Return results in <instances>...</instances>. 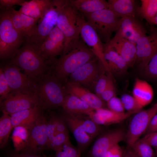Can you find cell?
<instances>
[{
	"label": "cell",
	"mask_w": 157,
	"mask_h": 157,
	"mask_svg": "<svg viewBox=\"0 0 157 157\" xmlns=\"http://www.w3.org/2000/svg\"><path fill=\"white\" fill-rule=\"evenodd\" d=\"M7 63L21 68L37 83L49 72V64L42 57L39 47L27 41Z\"/></svg>",
	"instance_id": "1"
},
{
	"label": "cell",
	"mask_w": 157,
	"mask_h": 157,
	"mask_svg": "<svg viewBox=\"0 0 157 157\" xmlns=\"http://www.w3.org/2000/svg\"><path fill=\"white\" fill-rule=\"evenodd\" d=\"M90 48L80 41L68 53L63 54L51 64L52 74L61 82L78 68L96 57Z\"/></svg>",
	"instance_id": "2"
},
{
	"label": "cell",
	"mask_w": 157,
	"mask_h": 157,
	"mask_svg": "<svg viewBox=\"0 0 157 157\" xmlns=\"http://www.w3.org/2000/svg\"><path fill=\"white\" fill-rule=\"evenodd\" d=\"M59 13L57 26L64 34L65 39L63 54L69 52L80 42V31L78 18V12L69 0H57Z\"/></svg>",
	"instance_id": "3"
},
{
	"label": "cell",
	"mask_w": 157,
	"mask_h": 157,
	"mask_svg": "<svg viewBox=\"0 0 157 157\" xmlns=\"http://www.w3.org/2000/svg\"><path fill=\"white\" fill-rule=\"evenodd\" d=\"M61 82L49 72L38 83V106L43 110L62 106L67 95Z\"/></svg>",
	"instance_id": "4"
},
{
	"label": "cell",
	"mask_w": 157,
	"mask_h": 157,
	"mask_svg": "<svg viewBox=\"0 0 157 157\" xmlns=\"http://www.w3.org/2000/svg\"><path fill=\"white\" fill-rule=\"evenodd\" d=\"M83 15L105 43L111 39L112 33L116 31L121 19L109 8Z\"/></svg>",
	"instance_id": "5"
},
{
	"label": "cell",
	"mask_w": 157,
	"mask_h": 157,
	"mask_svg": "<svg viewBox=\"0 0 157 157\" xmlns=\"http://www.w3.org/2000/svg\"><path fill=\"white\" fill-rule=\"evenodd\" d=\"M1 67L5 74L12 93L37 94L38 83L26 74L22 73L19 67L7 63Z\"/></svg>",
	"instance_id": "6"
},
{
	"label": "cell",
	"mask_w": 157,
	"mask_h": 157,
	"mask_svg": "<svg viewBox=\"0 0 157 157\" xmlns=\"http://www.w3.org/2000/svg\"><path fill=\"white\" fill-rule=\"evenodd\" d=\"M78 20L80 28V35L83 42L88 46L98 59L104 69L111 75L104 56V44L93 27L85 19L84 16L78 13Z\"/></svg>",
	"instance_id": "7"
},
{
	"label": "cell",
	"mask_w": 157,
	"mask_h": 157,
	"mask_svg": "<svg viewBox=\"0 0 157 157\" xmlns=\"http://www.w3.org/2000/svg\"><path fill=\"white\" fill-rule=\"evenodd\" d=\"M48 119L42 115L29 129V137L25 148L20 152L38 155L48 149L47 126Z\"/></svg>",
	"instance_id": "8"
},
{
	"label": "cell",
	"mask_w": 157,
	"mask_h": 157,
	"mask_svg": "<svg viewBox=\"0 0 157 157\" xmlns=\"http://www.w3.org/2000/svg\"><path fill=\"white\" fill-rule=\"evenodd\" d=\"M59 13L56 0H54L52 7L39 20L36 28L26 41L39 47L56 25Z\"/></svg>",
	"instance_id": "9"
},
{
	"label": "cell",
	"mask_w": 157,
	"mask_h": 157,
	"mask_svg": "<svg viewBox=\"0 0 157 157\" xmlns=\"http://www.w3.org/2000/svg\"><path fill=\"white\" fill-rule=\"evenodd\" d=\"M157 114V102L150 108L141 110L135 114L129 124L125 139L128 145L131 147L146 133L152 118Z\"/></svg>",
	"instance_id": "10"
},
{
	"label": "cell",
	"mask_w": 157,
	"mask_h": 157,
	"mask_svg": "<svg viewBox=\"0 0 157 157\" xmlns=\"http://www.w3.org/2000/svg\"><path fill=\"white\" fill-rule=\"evenodd\" d=\"M136 63L143 70L152 58L157 53V30L151 27L149 35L140 37L136 44Z\"/></svg>",
	"instance_id": "11"
},
{
	"label": "cell",
	"mask_w": 157,
	"mask_h": 157,
	"mask_svg": "<svg viewBox=\"0 0 157 157\" xmlns=\"http://www.w3.org/2000/svg\"><path fill=\"white\" fill-rule=\"evenodd\" d=\"M102 67H103V65L96 57L72 73L69 76V82L82 85L87 87L95 85L103 73L101 71Z\"/></svg>",
	"instance_id": "12"
},
{
	"label": "cell",
	"mask_w": 157,
	"mask_h": 157,
	"mask_svg": "<svg viewBox=\"0 0 157 157\" xmlns=\"http://www.w3.org/2000/svg\"><path fill=\"white\" fill-rule=\"evenodd\" d=\"M38 106L37 94L31 95L21 93H12L6 99L0 102L2 110L10 115L12 114Z\"/></svg>",
	"instance_id": "13"
},
{
	"label": "cell",
	"mask_w": 157,
	"mask_h": 157,
	"mask_svg": "<svg viewBox=\"0 0 157 157\" xmlns=\"http://www.w3.org/2000/svg\"><path fill=\"white\" fill-rule=\"evenodd\" d=\"M24 39L14 27L9 10L1 12L0 40L10 47L14 56L20 49Z\"/></svg>",
	"instance_id": "14"
},
{
	"label": "cell",
	"mask_w": 157,
	"mask_h": 157,
	"mask_svg": "<svg viewBox=\"0 0 157 157\" xmlns=\"http://www.w3.org/2000/svg\"><path fill=\"white\" fill-rule=\"evenodd\" d=\"M126 133L121 129L107 131L101 134L94 143L89 153L90 157H103L107 151L125 138Z\"/></svg>",
	"instance_id": "15"
},
{
	"label": "cell",
	"mask_w": 157,
	"mask_h": 157,
	"mask_svg": "<svg viewBox=\"0 0 157 157\" xmlns=\"http://www.w3.org/2000/svg\"><path fill=\"white\" fill-rule=\"evenodd\" d=\"M147 33L145 27L137 18L126 17L121 18L115 36L124 38L136 44L138 40L147 35Z\"/></svg>",
	"instance_id": "16"
},
{
	"label": "cell",
	"mask_w": 157,
	"mask_h": 157,
	"mask_svg": "<svg viewBox=\"0 0 157 157\" xmlns=\"http://www.w3.org/2000/svg\"><path fill=\"white\" fill-rule=\"evenodd\" d=\"M104 44L114 49L125 61L129 67L135 63V44L124 38L115 36Z\"/></svg>",
	"instance_id": "17"
},
{
	"label": "cell",
	"mask_w": 157,
	"mask_h": 157,
	"mask_svg": "<svg viewBox=\"0 0 157 157\" xmlns=\"http://www.w3.org/2000/svg\"><path fill=\"white\" fill-rule=\"evenodd\" d=\"M66 93L77 97L94 110L104 108V101L100 97L82 87L81 85L69 82L65 87Z\"/></svg>",
	"instance_id": "18"
},
{
	"label": "cell",
	"mask_w": 157,
	"mask_h": 157,
	"mask_svg": "<svg viewBox=\"0 0 157 157\" xmlns=\"http://www.w3.org/2000/svg\"><path fill=\"white\" fill-rule=\"evenodd\" d=\"M134 114L129 112L118 113L102 108L95 110L89 117L99 125H108L120 123Z\"/></svg>",
	"instance_id": "19"
},
{
	"label": "cell",
	"mask_w": 157,
	"mask_h": 157,
	"mask_svg": "<svg viewBox=\"0 0 157 157\" xmlns=\"http://www.w3.org/2000/svg\"><path fill=\"white\" fill-rule=\"evenodd\" d=\"M53 0H32L25 1L18 10L38 20L42 19L53 5Z\"/></svg>",
	"instance_id": "20"
},
{
	"label": "cell",
	"mask_w": 157,
	"mask_h": 157,
	"mask_svg": "<svg viewBox=\"0 0 157 157\" xmlns=\"http://www.w3.org/2000/svg\"><path fill=\"white\" fill-rule=\"evenodd\" d=\"M42 110L38 106L12 114L10 116L13 128L22 126L29 129L39 118L43 115Z\"/></svg>",
	"instance_id": "21"
},
{
	"label": "cell",
	"mask_w": 157,
	"mask_h": 157,
	"mask_svg": "<svg viewBox=\"0 0 157 157\" xmlns=\"http://www.w3.org/2000/svg\"><path fill=\"white\" fill-rule=\"evenodd\" d=\"M61 117L67 126L73 133L81 153L90 144L93 139L70 114L65 113Z\"/></svg>",
	"instance_id": "22"
},
{
	"label": "cell",
	"mask_w": 157,
	"mask_h": 157,
	"mask_svg": "<svg viewBox=\"0 0 157 157\" xmlns=\"http://www.w3.org/2000/svg\"><path fill=\"white\" fill-rule=\"evenodd\" d=\"M108 8L118 17L137 18V12L139 6L134 0H108Z\"/></svg>",
	"instance_id": "23"
},
{
	"label": "cell",
	"mask_w": 157,
	"mask_h": 157,
	"mask_svg": "<svg viewBox=\"0 0 157 157\" xmlns=\"http://www.w3.org/2000/svg\"><path fill=\"white\" fill-rule=\"evenodd\" d=\"M65 113L89 116L95 110L76 96L67 94L62 106Z\"/></svg>",
	"instance_id": "24"
},
{
	"label": "cell",
	"mask_w": 157,
	"mask_h": 157,
	"mask_svg": "<svg viewBox=\"0 0 157 157\" xmlns=\"http://www.w3.org/2000/svg\"><path fill=\"white\" fill-rule=\"evenodd\" d=\"M133 96L143 107L149 104L154 98L153 90L147 81L137 78L133 90Z\"/></svg>",
	"instance_id": "25"
},
{
	"label": "cell",
	"mask_w": 157,
	"mask_h": 157,
	"mask_svg": "<svg viewBox=\"0 0 157 157\" xmlns=\"http://www.w3.org/2000/svg\"><path fill=\"white\" fill-rule=\"evenodd\" d=\"M104 47L105 58L110 72H125L129 67L124 59L113 49L104 44Z\"/></svg>",
	"instance_id": "26"
},
{
	"label": "cell",
	"mask_w": 157,
	"mask_h": 157,
	"mask_svg": "<svg viewBox=\"0 0 157 157\" xmlns=\"http://www.w3.org/2000/svg\"><path fill=\"white\" fill-rule=\"evenodd\" d=\"M72 6L82 15L92 13L108 8L107 1L105 0H69Z\"/></svg>",
	"instance_id": "27"
},
{
	"label": "cell",
	"mask_w": 157,
	"mask_h": 157,
	"mask_svg": "<svg viewBox=\"0 0 157 157\" xmlns=\"http://www.w3.org/2000/svg\"><path fill=\"white\" fill-rule=\"evenodd\" d=\"M41 55L49 65L52 64L57 56L62 54L64 48L47 37L39 47Z\"/></svg>",
	"instance_id": "28"
},
{
	"label": "cell",
	"mask_w": 157,
	"mask_h": 157,
	"mask_svg": "<svg viewBox=\"0 0 157 157\" xmlns=\"http://www.w3.org/2000/svg\"><path fill=\"white\" fill-rule=\"evenodd\" d=\"M141 2L137 10V17L145 19L151 26H154L157 14V0H141Z\"/></svg>",
	"instance_id": "29"
},
{
	"label": "cell",
	"mask_w": 157,
	"mask_h": 157,
	"mask_svg": "<svg viewBox=\"0 0 157 157\" xmlns=\"http://www.w3.org/2000/svg\"><path fill=\"white\" fill-rule=\"evenodd\" d=\"M11 138L15 151L20 152L26 146L29 140V129L22 126H18L14 128Z\"/></svg>",
	"instance_id": "30"
},
{
	"label": "cell",
	"mask_w": 157,
	"mask_h": 157,
	"mask_svg": "<svg viewBox=\"0 0 157 157\" xmlns=\"http://www.w3.org/2000/svg\"><path fill=\"white\" fill-rule=\"evenodd\" d=\"M69 114L92 139L101 132V129L100 125L92 121L89 116L87 117L84 116L85 115Z\"/></svg>",
	"instance_id": "31"
},
{
	"label": "cell",
	"mask_w": 157,
	"mask_h": 157,
	"mask_svg": "<svg viewBox=\"0 0 157 157\" xmlns=\"http://www.w3.org/2000/svg\"><path fill=\"white\" fill-rule=\"evenodd\" d=\"M2 115L0 119V148L2 149L7 145L10 133L13 128L10 116L2 110Z\"/></svg>",
	"instance_id": "32"
},
{
	"label": "cell",
	"mask_w": 157,
	"mask_h": 157,
	"mask_svg": "<svg viewBox=\"0 0 157 157\" xmlns=\"http://www.w3.org/2000/svg\"><path fill=\"white\" fill-rule=\"evenodd\" d=\"M131 147L138 157H154L152 147L141 139L137 140Z\"/></svg>",
	"instance_id": "33"
},
{
	"label": "cell",
	"mask_w": 157,
	"mask_h": 157,
	"mask_svg": "<svg viewBox=\"0 0 157 157\" xmlns=\"http://www.w3.org/2000/svg\"><path fill=\"white\" fill-rule=\"evenodd\" d=\"M120 99L125 109L127 112L136 114L142 110L143 107L133 96L128 94H124Z\"/></svg>",
	"instance_id": "34"
},
{
	"label": "cell",
	"mask_w": 157,
	"mask_h": 157,
	"mask_svg": "<svg viewBox=\"0 0 157 157\" xmlns=\"http://www.w3.org/2000/svg\"><path fill=\"white\" fill-rule=\"evenodd\" d=\"M69 140L68 133H58L51 141L48 146V149L56 152L62 149L64 144Z\"/></svg>",
	"instance_id": "35"
},
{
	"label": "cell",
	"mask_w": 157,
	"mask_h": 157,
	"mask_svg": "<svg viewBox=\"0 0 157 157\" xmlns=\"http://www.w3.org/2000/svg\"><path fill=\"white\" fill-rule=\"evenodd\" d=\"M8 10L14 27L20 34L25 39L26 35L19 12L13 8Z\"/></svg>",
	"instance_id": "36"
},
{
	"label": "cell",
	"mask_w": 157,
	"mask_h": 157,
	"mask_svg": "<svg viewBox=\"0 0 157 157\" xmlns=\"http://www.w3.org/2000/svg\"><path fill=\"white\" fill-rule=\"evenodd\" d=\"M19 13L25 32L26 40L30 36L36 28L39 20Z\"/></svg>",
	"instance_id": "37"
},
{
	"label": "cell",
	"mask_w": 157,
	"mask_h": 157,
	"mask_svg": "<svg viewBox=\"0 0 157 157\" xmlns=\"http://www.w3.org/2000/svg\"><path fill=\"white\" fill-rule=\"evenodd\" d=\"M143 70L147 78L152 81H157V53L152 58Z\"/></svg>",
	"instance_id": "38"
},
{
	"label": "cell",
	"mask_w": 157,
	"mask_h": 157,
	"mask_svg": "<svg viewBox=\"0 0 157 157\" xmlns=\"http://www.w3.org/2000/svg\"><path fill=\"white\" fill-rule=\"evenodd\" d=\"M12 93L5 74L1 67L0 69V101L1 102Z\"/></svg>",
	"instance_id": "39"
},
{
	"label": "cell",
	"mask_w": 157,
	"mask_h": 157,
	"mask_svg": "<svg viewBox=\"0 0 157 157\" xmlns=\"http://www.w3.org/2000/svg\"><path fill=\"white\" fill-rule=\"evenodd\" d=\"M110 76L111 75H110L107 76L102 73L94 85L95 94L100 98L101 95L108 84Z\"/></svg>",
	"instance_id": "40"
},
{
	"label": "cell",
	"mask_w": 157,
	"mask_h": 157,
	"mask_svg": "<svg viewBox=\"0 0 157 157\" xmlns=\"http://www.w3.org/2000/svg\"><path fill=\"white\" fill-rule=\"evenodd\" d=\"M47 37L64 49L65 36L56 25L51 30Z\"/></svg>",
	"instance_id": "41"
},
{
	"label": "cell",
	"mask_w": 157,
	"mask_h": 157,
	"mask_svg": "<svg viewBox=\"0 0 157 157\" xmlns=\"http://www.w3.org/2000/svg\"><path fill=\"white\" fill-rule=\"evenodd\" d=\"M116 89L114 83L110 77L108 84L101 96V99L107 102L113 97L116 96Z\"/></svg>",
	"instance_id": "42"
},
{
	"label": "cell",
	"mask_w": 157,
	"mask_h": 157,
	"mask_svg": "<svg viewBox=\"0 0 157 157\" xmlns=\"http://www.w3.org/2000/svg\"><path fill=\"white\" fill-rule=\"evenodd\" d=\"M107 103V106L110 110L118 113L125 112V109L121 99L116 96L111 98Z\"/></svg>",
	"instance_id": "43"
},
{
	"label": "cell",
	"mask_w": 157,
	"mask_h": 157,
	"mask_svg": "<svg viewBox=\"0 0 157 157\" xmlns=\"http://www.w3.org/2000/svg\"><path fill=\"white\" fill-rule=\"evenodd\" d=\"M48 146L52 139L58 134L56 131L55 122V114L52 113L48 120L47 126Z\"/></svg>",
	"instance_id": "44"
},
{
	"label": "cell",
	"mask_w": 157,
	"mask_h": 157,
	"mask_svg": "<svg viewBox=\"0 0 157 157\" xmlns=\"http://www.w3.org/2000/svg\"><path fill=\"white\" fill-rule=\"evenodd\" d=\"M62 149L67 157H80L81 153L80 150L74 146L69 140L63 145Z\"/></svg>",
	"instance_id": "45"
},
{
	"label": "cell",
	"mask_w": 157,
	"mask_h": 157,
	"mask_svg": "<svg viewBox=\"0 0 157 157\" xmlns=\"http://www.w3.org/2000/svg\"><path fill=\"white\" fill-rule=\"evenodd\" d=\"M25 0H0V8L1 12L5 11L13 8L16 5L21 6L25 1Z\"/></svg>",
	"instance_id": "46"
},
{
	"label": "cell",
	"mask_w": 157,
	"mask_h": 157,
	"mask_svg": "<svg viewBox=\"0 0 157 157\" xmlns=\"http://www.w3.org/2000/svg\"><path fill=\"white\" fill-rule=\"evenodd\" d=\"M55 118L57 133H68L67 125L61 116H58L55 114Z\"/></svg>",
	"instance_id": "47"
},
{
	"label": "cell",
	"mask_w": 157,
	"mask_h": 157,
	"mask_svg": "<svg viewBox=\"0 0 157 157\" xmlns=\"http://www.w3.org/2000/svg\"><path fill=\"white\" fill-rule=\"evenodd\" d=\"M123 151L118 144H117L109 149L103 157H122Z\"/></svg>",
	"instance_id": "48"
},
{
	"label": "cell",
	"mask_w": 157,
	"mask_h": 157,
	"mask_svg": "<svg viewBox=\"0 0 157 157\" xmlns=\"http://www.w3.org/2000/svg\"><path fill=\"white\" fill-rule=\"evenodd\" d=\"M141 139L151 147H157V132L147 133Z\"/></svg>",
	"instance_id": "49"
},
{
	"label": "cell",
	"mask_w": 157,
	"mask_h": 157,
	"mask_svg": "<svg viewBox=\"0 0 157 157\" xmlns=\"http://www.w3.org/2000/svg\"><path fill=\"white\" fill-rule=\"evenodd\" d=\"M8 157H46L33 154L18 152L15 150L10 153Z\"/></svg>",
	"instance_id": "50"
},
{
	"label": "cell",
	"mask_w": 157,
	"mask_h": 157,
	"mask_svg": "<svg viewBox=\"0 0 157 157\" xmlns=\"http://www.w3.org/2000/svg\"><path fill=\"white\" fill-rule=\"evenodd\" d=\"M157 127V114H156L151 119L146 133L155 132Z\"/></svg>",
	"instance_id": "51"
},
{
	"label": "cell",
	"mask_w": 157,
	"mask_h": 157,
	"mask_svg": "<svg viewBox=\"0 0 157 157\" xmlns=\"http://www.w3.org/2000/svg\"><path fill=\"white\" fill-rule=\"evenodd\" d=\"M123 157H138V156L132 150L128 151Z\"/></svg>",
	"instance_id": "52"
},
{
	"label": "cell",
	"mask_w": 157,
	"mask_h": 157,
	"mask_svg": "<svg viewBox=\"0 0 157 157\" xmlns=\"http://www.w3.org/2000/svg\"><path fill=\"white\" fill-rule=\"evenodd\" d=\"M56 157H67L62 149L56 152Z\"/></svg>",
	"instance_id": "53"
},
{
	"label": "cell",
	"mask_w": 157,
	"mask_h": 157,
	"mask_svg": "<svg viewBox=\"0 0 157 157\" xmlns=\"http://www.w3.org/2000/svg\"><path fill=\"white\" fill-rule=\"evenodd\" d=\"M154 25H156V28L157 30V14L155 18L154 21Z\"/></svg>",
	"instance_id": "54"
},
{
	"label": "cell",
	"mask_w": 157,
	"mask_h": 157,
	"mask_svg": "<svg viewBox=\"0 0 157 157\" xmlns=\"http://www.w3.org/2000/svg\"><path fill=\"white\" fill-rule=\"evenodd\" d=\"M156 132H157V128H156Z\"/></svg>",
	"instance_id": "55"
}]
</instances>
